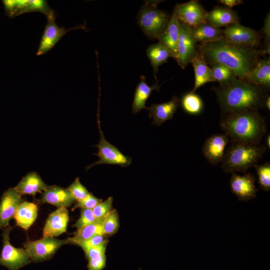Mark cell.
Segmentation results:
<instances>
[{"mask_svg": "<svg viewBox=\"0 0 270 270\" xmlns=\"http://www.w3.org/2000/svg\"><path fill=\"white\" fill-rule=\"evenodd\" d=\"M38 212V208L36 204L24 201L18 206L14 218L18 226L27 231L36 221Z\"/></svg>", "mask_w": 270, "mask_h": 270, "instance_id": "cell-25", "label": "cell"}, {"mask_svg": "<svg viewBox=\"0 0 270 270\" xmlns=\"http://www.w3.org/2000/svg\"><path fill=\"white\" fill-rule=\"evenodd\" d=\"M76 200L66 188L57 186H48L38 200L40 204H48L58 208L70 206Z\"/></svg>", "mask_w": 270, "mask_h": 270, "instance_id": "cell-19", "label": "cell"}, {"mask_svg": "<svg viewBox=\"0 0 270 270\" xmlns=\"http://www.w3.org/2000/svg\"><path fill=\"white\" fill-rule=\"evenodd\" d=\"M120 226L119 218L116 210L110 212L102 219V228L104 234L112 235L116 233Z\"/></svg>", "mask_w": 270, "mask_h": 270, "instance_id": "cell-32", "label": "cell"}, {"mask_svg": "<svg viewBox=\"0 0 270 270\" xmlns=\"http://www.w3.org/2000/svg\"><path fill=\"white\" fill-rule=\"evenodd\" d=\"M206 22L212 25L220 28L234 24L240 23L238 13L226 7L216 6L206 16Z\"/></svg>", "mask_w": 270, "mask_h": 270, "instance_id": "cell-23", "label": "cell"}, {"mask_svg": "<svg viewBox=\"0 0 270 270\" xmlns=\"http://www.w3.org/2000/svg\"><path fill=\"white\" fill-rule=\"evenodd\" d=\"M224 38L238 45L258 48L261 42L260 32L246 27L240 23L230 24L222 30Z\"/></svg>", "mask_w": 270, "mask_h": 270, "instance_id": "cell-11", "label": "cell"}, {"mask_svg": "<svg viewBox=\"0 0 270 270\" xmlns=\"http://www.w3.org/2000/svg\"><path fill=\"white\" fill-rule=\"evenodd\" d=\"M221 116L264 108L267 90L244 79L236 78L214 89Z\"/></svg>", "mask_w": 270, "mask_h": 270, "instance_id": "cell-2", "label": "cell"}, {"mask_svg": "<svg viewBox=\"0 0 270 270\" xmlns=\"http://www.w3.org/2000/svg\"><path fill=\"white\" fill-rule=\"evenodd\" d=\"M88 262V270H102L106 266V256L104 254Z\"/></svg>", "mask_w": 270, "mask_h": 270, "instance_id": "cell-41", "label": "cell"}, {"mask_svg": "<svg viewBox=\"0 0 270 270\" xmlns=\"http://www.w3.org/2000/svg\"><path fill=\"white\" fill-rule=\"evenodd\" d=\"M260 188L264 192L270 191V164L266 162L262 164L254 166Z\"/></svg>", "mask_w": 270, "mask_h": 270, "instance_id": "cell-33", "label": "cell"}, {"mask_svg": "<svg viewBox=\"0 0 270 270\" xmlns=\"http://www.w3.org/2000/svg\"><path fill=\"white\" fill-rule=\"evenodd\" d=\"M266 150L264 144L231 142L226 148L221 168L226 173H246L262 158Z\"/></svg>", "mask_w": 270, "mask_h": 270, "instance_id": "cell-4", "label": "cell"}, {"mask_svg": "<svg viewBox=\"0 0 270 270\" xmlns=\"http://www.w3.org/2000/svg\"><path fill=\"white\" fill-rule=\"evenodd\" d=\"M144 2L136 16L137 23L148 38L158 39L165 31L170 16L158 8L157 6L162 0Z\"/></svg>", "mask_w": 270, "mask_h": 270, "instance_id": "cell-5", "label": "cell"}, {"mask_svg": "<svg viewBox=\"0 0 270 270\" xmlns=\"http://www.w3.org/2000/svg\"><path fill=\"white\" fill-rule=\"evenodd\" d=\"M192 34L196 42H210L224 38L222 30L208 22L192 28Z\"/></svg>", "mask_w": 270, "mask_h": 270, "instance_id": "cell-28", "label": "cell"}, {"mask_svg": "<svg viewBox=\"0 0 270 270\" xmlns=\"http://www.w3.org/2000/svg\"><path fill=\"white\" fill-rule=\"evenodd\" d=\"M230 141L225 133L214 134L208 138L202 148V154L207 161L213 166L221 163Z\"/></svg>", "mask_w": 270, "mask_h": 270, "instance_id": "cell-15", "label": "cell"}, {"mask_svg": "<svg viewBox=\"0 0 270 270\" xmlns=\"http://www.w3.org/2000/svg\"><path fill=\"white\" fill-rule=\"evenodd\" d=\"M102 202V199L97 198L90 193L82 200L76 202L72 208V210L77 208L92 210L96 205Z\"/></svg>", "mask_w": 270, "mask_h": 270, "instance_id": "cell-37", "label": "cell"}, {"mask_svg": "<svg viewBox=\"0 0 270 270\" xmlns=\"http://www.w3.org/2000/svg\"><path fill=\"white\" fill-rule=\"evenodd\" d=\"M197 51L208 65L214 63L223 64L242 79L256 66L262 54L261 50L258 48L234 44L224 38L201 43L197 47Z\"/></svg>", "mask_w": 270, "mask_h": 270, "instance_id": "cell-1", "label": "cell"}, {"mask_svg": "<svg viewBox=\"0 0 270 270\" xmlns=\"http://www.w3.org/2000/svg\"><path fill=\"white\" fill-rule=\"evenodd\" d=\"M66 189L76 202L82 200L90 194L86 187L82 184L78 178H76Z\"/></svg>", "mask_w": 270, "mask_h": 270, "instance_id": "cell-34", "label": "cell"}, {"mask_svg": "<svg viewBox=\"0 0 270 270\" xmlns=\"http://www.w3.org/2000/svg\"><path fill=\"white\" fill-rule=\"evenodd\" d=\"M180 104V99L174 96L169 101L146 107L149 117L152 118V124L160 126L166 121L172 119Z\"/></svg>", "mask_w": 270, "mask_h": 270, "instance_id": "cell-17", "label": "cell"}, {"mask_svg": "<svg viewBox=\"0 0 270 270\" xmlns=\"http://www.w3.org/2000/svg\"><path fill=\"white\" fill-rule=\"evenodd\" d=\"M194 72V84L192 92H195L198 88L210 82H214L210 68L208 66L202 56L198 53L192 60Z\"/></svg>", "mask_w": 270, "mask_h": 270, "instance_id": "cell-26", "label": "cell"}, {"mask_svg": "<svg viewBox=\"0 0 270 270\" xmlns=\"http://www.w3.org/2000/svg\"><path fill=\"white\" fill-rule=\"evenodd\" d=\"M97 220L92 210L80 208V217L72 226L76 228L77 230H79L94 222Z\"/></svg>", "mask_w": 270, "mask_h": 270, "instance_id": "cell-36", "label": "cell"}, {"mask_svg": "<svg viewBox=\"0 0 270 270\" xmlns=\"http://www.w3.org/2000/svg\"><path fill=\"white\" fill-rule=\"evenodd\" d=\"M174 8L179 20L192 28L206 22L208 12L198 0L177 4Z\"/></svg>", "mask_w": 270, "mask_h": 270, "instance_id": "cell-14", "label": "cell"}, {"mask_svg": "<svg viewBox=\"0 0 270 270\" xmlns=\"http://www.w3.org/2000/svg\"><path fill=\"white\" fill-rule=\"evenodd\" d=\"M266 148H270V134H268L266 139Z\"/></svg>", "mask_w": 270, "mask_h": 270, "instance_id": "cell-44", "label": "cell"}, {"mask_svg": "<svg viewBox=\"0 0 270 270\" xmlns=\"http://www.w3.org/2000/svg\"><path fill=\"white\" fill-rule=\"evenodd\" d=\"M256 178L248 172L243 175L231 173L230 180V189L239 201L247 202L256 198L258 189L255 185Z\"/></svg>", "mask_w": 270, "mask_h": 270, "instance_id": "cell-13", "label": "cell"}, {"mask_svg": "<svg viewBox=\"0 0 270 270\" xmlns=\"http://www.w3.org/2000/svg\"><path fill=\"white\" fill-rule=\"evenodd\" d=\"M14 228V226H9L4 228L0 266L6 268L8 270H19L32 262L24 248H16L11 244L10 236Z\"/></svg>", "mask_w": 270, "mask_h": 270, "instance_id": "cell-6", "label": "cell"}, {"mask_svg": "<svg viewBox=\"0 0 270 270\" xmlns=\"http://www.w3.org/2000/svg\"><path fill=\"white\" fill-rule=\"evenodd\" d=\"M264 108L267 109L268 111L270 110V96L269 95L268 96L265 100Z\"/></svg>", "mask_w": 270, "mask_h": 270, "instance_id": "cell-43", "label": "cell"}, {"mask_svg": "<svg viewBox=\"0 0 270 270\" xmlns=\"http://www.w3.org/2000/svg\"><path fill=\"white\" fill-rule=\"evenodd\" d=\"M55 20L56 18L47 19V24L36 52L37 56L43 55L51 50L68 32L76 29H86V23L66 29L64 26L60 27L58 26Z\"/></svg>", "mask_w": 270, "mask_h": 270, "instance_id": "cell-12", "label": "cell"}, {"mask_svg": "<svg viewBox=\"0 0 270 270\" xmlns=\"http://www.w3.org/2000/svg\"><path fill=\"white\" fill-rule=\"evenodd\" d=\"M69 216L66 208H58L48 216L43 229V237H54L66 232Z\"/></svg>", "mask_w": 270, "mask_h": 270, "instance_id": "cell-18", "label": "cell"}, {"mask_svg": "<svg viewBox=\"0 0 270 270\" xmlns=\"http://www.w3.org/2000/svg\"><path fill=\"white\" fill-rule=\"evenodd\" d=\"M102 220H97L89 225L77 230L74 233L72 237L67 238L68 244H77L96 235H104L102 228Z\"/></svg>", "mask_w": 270, "mask_h": 270, "instance_id": "cell-29", "label": "cell"}, {"mask_svg": "<svg viewBox=\"0 0 270 270\" xmlns=\"http://www.w3.org/2000/svg\"><path fill=\"white\" fill-rule=\"evenodd\" d=\"M160 86L156 82L154 84L149 86L147 84L146 78L144 76L140 78V82L138 84L134 97L132 109V114H136L141 110L146 109V102L154 90L159 91Z\"/></svg>", "mask_w": 270, "mask_h": 270, "instance_id": "cell-22", "label": "cell"}, {"mask_svg": "<svg viewBox=\"0 0 270 270\" xmlns=\"http://www.w3.org/2000/svg\"><path fill=\"white\" fill-rule=\"evenodd\" d=\"M112 202V197L110 196L106 200L100 202L92 210L96 220H102L110 212Z\"/></svg>", "mask_w": 270, "mask_h": 270, "instance_id": "cell-35", "label": "cell"}, {"mask_svg": "<svg viewBox=\"0 0 270 270\" xmlns=\"http://www.w3.org/2000/svg\"><path fill=\"white\" fill-rule=\"evenodd\" d=\"M22 194L14 188H10L2 194L0 202V230L9 226L10 221L22 202Z\"/></svg>", "mask_w": 270, "mask_h": 270, "instance_id": "cell-16", "label": "cell"}, {"mask_svg": "<svg viewBox=\"0 0 270 270\" xmlns=\"http://www.w3.org/2000/svg\"><path fill=\"white\" fill-rule=\"evenodd\" d=\"M180 30V21L174 8L165 31L157 40L168 48L172 54V58L174 59L176 56V46Z\"/></svg>", "mask_w": 270, "mask_h": 270, "instance_id": "cell-20", "label": "cell"}, {"mask_svg": "<svg viewBox=\"0 0 270 270\" xmlns=\"http://www.w3.org/2000/svg\"><path fill=\"white\" fill-rule=\"evenodd\" d=\"M2 2L6 14L11 18L31 12H42L47 19L56 16L45 0H4Z\"/></svg>", "mask_w": 270, "mask_h": 270, "instance_id": "cell-9", "label": "cell"}, {"mask_svg": "<svg viewBox=\"0 0 270 270\" xmlns=\"http://www.w3.org/2000/svg\"><path fill=\"white\" fill-rule=\"evenodd\" d=\"M104 236L103 234H97L86 240L76 245L80 246L83 250L89 248L108 244V240L104 238Z\"/></svg>", "mask_w": 270, "mask_h": 270, "instance_id": "cell-39", "label": "cell"}, {"mask_svg": "<svg viewBox=\"0 0 270 270\" xmlns=\"http://www.w3.org/2000/svg\"><path fill=\"white\" fill-rule=\"evenodd\" d=\"M107 244H105L83 250L88 261L105 254Z\"/></svg>", "mask_w": 270, "mask_h": 270, "instance_id": "cell-40", "label": "cell"}, {"mask_svg": "<svg viewBox=\"0 0 270 270\" xmlns=\"http://www.w3.org/2000/svg\"><path fill=\"white\" fill-rule=\"evenodd\" d=\"M48 187L38 173L32 172L23 177L14 188L22 195L35 196L36 193L44 192Z\"/></svg>", "mask_w": 270, "mask_h": 270, "instance_id": "cell-24", "label": "cell"}, {"mask_svg": "<svg viewBox=\"0 0 270 270\" xmlns=\"http://www.w3.org/2000/svg\"><path fill=\"white\" fill-rule=\"evenodd\" d=\"M180 100L182 110L187 114L196 116L202 112L203 101L195 92L191 91L184 94Z\"/></svg>", "mask_w": 270, "mask_h": 270, "instance_id": "cell-30", "label": "cell"}, {"mask_svg": "<svg viewBox=\"0 0 270 270\" xmlns=\"http://www.w3.org/2000/svg\"><path fill=\"white\" fill-rule=\"evenodd\" d=\"M196 43L192 36V28L180 21V30L175 60L182 69L191 63L198 53Z\"/></svg>", "mask_w": 270, "mask_h": 270, "instance_id": "cell-10", "label": "cell"}, {"mask_svg": "<svg viewBox=\"0 0 270 270\" xmlns=\"http://www.w3.org/2000/svg\"><path fill=\"white\" fill-rule=\"evenodd\" d=\"M98 120L100 138L98 144L96 145V146L98 148V152L95 155L99 158V160L88 166L86 170L101 164L118 165L122 167L129 166L132 161V158L124 155L116 147L106 139L102 131L98 118Z\"/></svg>", "mask_w": 270, "mask_h": 270, "instance_id": "cell-8", "label": "cell"}, {"mask_svg": "<svg viewBox=\"0 0 270 270\" xmlns=\"http://www.w3.org/2000/svg\"><path fill=\"white\" fill-rule=\"evenodd\" d=\"M260 34L264 37V42L266 45L262 50L263 54H270V14L268 12L264 20V25L261 30Z\"/></svg>", "mask_w": 270, "mask_h": 270, "instance_id": "cell-38", "label": "cell"}, {"mask_svg": "<svg viewBox=\"0 0 270 270\" xmlns=\"http://www.w3.org/2000/svg\"><path fill=\"white\" fill-rule=\"evenodd\" d=\"M146 55L152 66L154 77L156 79L158 67L167 62L170 57L172 58L168 48L163 44L158 42L150 45L146 50Z\"/></svg>", "mask_w": 270, "mask_h": 270, "instance_id": "cell-27", "label": "cell"}, {"mask_svg": "<svg viewBox=\"0 0 270 270\" xmlns=\"http://www.w3.org/2000/svg\"><path fill=\"white\" fill-rule=\"evenodd\" d=\"M67 244V239L46 236L36 240H28L24 243V246L32 262L36 263L51 259L61 246Z\"/></svg>", "mask_w": 270, "mask_h": 270, "instance_id": "cell-7", "label": "cell"}, {"mask_svg": "<svg viewBox=\"0 0 270 270\" xmlns=\"http://www.w3.org/2000/svg\"><path fill=\"white\" fill-rule=\"evenodd\" d=\"M219 3L223 4L224 7L232 9L234 6L242 4L244 2L241 0H220L218 1Z\"/></svg>", "mask_w": 270, "mask_h": 270, "instance_id": "cell-42", "label": "cell"}, {"mask_svg": "<svg viewBox=\"0 0 270 270\" xmlns=\"http://www.w3.org/2000/svg\"><path fill=\"white\" fill-rule=\"evenodd\" d=\"M210 66L212 77L220 86L228 84L238 78L233 71L223 64L214 63Z\"/></svg>", "mask_w": 270, "mask_h": 270, "instance_id": "cell-31", "label": "cell"}, {"mask_svg": "<svg viewBox=\"0 0 270 270\" xmlns=\"http://www.w3.org/2000/svg\"><path fill=\"white\" fill-rule=\"evenodd\" d=\"M220 125L231 142L258 145L266 132V120L258 110L221 116Z\"/></svg>", "mask_w": 270, "mask_h": 270, "instance_id": "cell-3", "label": "cell"}, {"mask_svg": "<svg viewBox=\"0 0 270 270\" xmlns=\"http://www.w3.org/2000/svg\"><path fill=\"white\" fill-rule=\"evenodd\" d=\"M244 80L269 90L270 88V57L260 60L256 66L248 73Z\"/></svg>", "mask_w": 270, "mask_h": 270, "instance_id": "cell-21", "label": "cell"}]
</instances>
